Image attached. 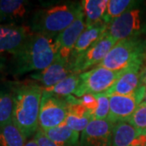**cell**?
<instances>
[{"instance_id":"cell-1","label":"cell","mask_w":146,"mask_h":146,"mask_svg":"<svg viewBox=\"0 0 146 146\" xmlns=\"http://www.w3.org/2000/svg\"><path fill=\"white\" fill-rule=\"evenodd\" d=\"M58 54L56 37L32 33L25 43L12 54V69L15 75L48 68Z\"/></svg>"},{"instance_id":"cell-2","label":"cell","mask_w":146,"mask_h":146,"mask_svg":"<svg viewBox=\"0 0 146 146\" xmlns=\"http://www.w3.org/2000/svg\"><path fill=\"white\" fill-rule=\"evenodd\" d=\"M43 88L36 81L13 83L14 109L12 120L26 136L39 128V112Z\"/></svg>"},{"instance_id":"cell-3","label":"cell","mask_w":146,"mask_h":146,"mask_svg":"<svg viewBox=\"0 0 146 146\" xmlns=\"http://www.w3.org/2000/svg\"><path fill=\"white\" fill-rule=\"evenodd\" d=\"M81 11L80 2H52L34 11L29 27L33 33L56 37L72 24Z\"/></svg>"},{"instance_id":"cell-4","label":"cell","mask_w":146,"mask_h":146,"mask_svg":"<svg viewBox=\"0 0 146 146\" xmlns=\"http://www.w3.org/2000/svg\"><path fill=\"white\" fill-rule=\"evenodd\" d=\"M145 62L146 39L145 37H134L116 42L98 66L119 72L135 65H144Z\"/></svg>"},{"instance_id":"cell-5","label":"cell","mask_w":146,"mask_h":146,"mask_svg":"<svg viewBox=\"0 0 146 146\" xmlns=\"http://www.w3.org/2000/svg\"><path fill=\"white\" fill-rule=\"evenodd\" d=\"M107 33L116 42L146 36V7L144 2L136 1L123 15L115 19L108 25Z\"/></svg>"},{"instance_id":"cell-6","label":"cell","mask_w":146,"mask_h":146,"mask_svg":"<svg viewBox=\"0 0 146 146\" xmlns=\"http://www.w3.org/2000/svg\"><path fill=\"white\" fill-rule=\"evenodd\" d=\"M123 71H112L97 66L80 74V84L75 96L81 98L85 94H105L119 77Z\"/></svg>"},{"instance_id":"cell-7","label":"cell","mask_w":146,"mask_h":146,"mask_svg":"<svg viewBox=\"0 0 146 146\" xmlns=\"http://www.w3.org/2000/svg\"><path fill=\"white\" fill-rule=\"evenodd\" d=\"M68 112V103L65 98L43 89L38 120L42 130L46 131L64 123Z\"/></svg>"},{"instance_id":"cell-8","label":"cell","mask_w":146,"mask_h":146,"mask_svg":"<svg viewBox=\"0 0 146 146\" xmlns=\"http://www.w3.org/2000/svg\"><path fill=\"white\" fill-rule=\"evenodd\" d=\"M116 42L115 39L110 36L106 32L98 42L94 43L84 52L70 61L72 72L80 74L95 65L98 66Z\"/></svg>"},{"instance_id":"cell-9","label":"cell","mask_w":146,"mask_h":146,"mask_svg":"<svg viewBox=\"0 0 146 146\" xmlns=\"http://www.w3.org/2000/svg\"><path fill=\"white\" fill-rule=\"evenodd\" d=\"M145 85H142L130 95H111L109 97L110 115L108 119L114 123L126 121L144 100Z\"/></svg>"},{"instance_id":"cell-10","label":"cell","mask_w":146,"mask_h":146,"mask_svg":"<svg viewBox=\"0 0 146 146\" xmlns=\"http://www.w3.org/2000/svg\"><path fill=\"white\" fill-rule=\"evenodd\" d=\"M114 123L107 119H92L80 133L79 146H110Z\"/></svg>"},{"instance_id":"cell-11","label":"cell","mask_w":146,"mask_h":146,"mask_svg":"<svg viewBox=\"0 0 146 146\" xmlns=\"http://www.w3.org/2000/svg\"><path fill=\"white\" fill-rule=\"evenodd\" d=\"M72 72L70 59L58 55L55 60L48 68L36 72L31 75V78L41 84L43 89H49L67 78Z\"/></svg>"},{"instance_id":"cell-12","label":"cell","mask_w":146,"mask_h":146,"mask_svg":"<svg viewBox=\"0 0 146 146\" xmlns=\"http://www.w3.org/2000/svg\"><path fill=\"white\" fill-rule=\"evenodd\" d=\"M33 33L23 25H0V54L16 53Z\"/></svg>"},{"instance_id":"cell-13","label":"cell","mask_w":146,"mask_h":146,"mask_svg":"<svg viewBox=\"0 0 146 146\" xmlns=\"http://www.w3.org/2000/svg\"><path fill=\"white\" fill-rule=\"evenodd\" d=\"M86 28L83 10L76 17L72 24L56 36L58 56L70 59L71 54L80 34Z\"/></svg>"},{"instance_id":"cell-14","label":"cell","mask_w":146,"mask_h":146,"mask_svg":"<svg viewBox=\"0 0 146 146\" xmlns=\"http://www.w3.org/2000/svg\"><path fill=\"white\" fill-rule=\"evenodd\" d=\"M144 65H135L123 70L113 86L105 94L111 95H130L142 86L141 72Z\"/></svg>"},{"instance_id":"cell-15","label":"cell","mask_w":146,"mask_h":146,"mask_svg":"<svg viewBox=\"0 0 146 146\" xmlns=\"http://www.w3.org/2000/svg\"><path fill=\"white\" fill-rule=\"evenodd\" d=\"M30 3L23 0H0V25H20L30 11Z\"/></svg>"},{"instance_id":"cell-16","label":"cell","mask_w":146,"mask_h":146,"mask_svg":"<svg viewBox=\"0 0 146 146\" xmlns=\"http://www.w3.org/2000/svg\"><path fill=\"white\" fill-rule=\"evenodd\" d=\"M68 103V112L65 123L72 130L81 133L93 119L91 113L80 102L79 98L68 96L65 98Z\"/></svg>"},{"instance_id":"cell-17","label":"cell","mask_w":146,"mask_h":146,"mask_svg":"<svg viewBox=\"0 0 146 146\" xmlns=\"http://www.w3.org/2000/svg\"><path fill=\"white\" fill-rule=\"evenodd\" d=\"M108 25L104 21L94 25L93 26L86 27L82 32L80 36L73 48L72 52L70 57V61L84 53L94 43L98 42L107 32Z\"/></svg>"},{"instance_id":"cell-18","label":"cell","mask_w":146,"mask_h":146,"mask_svg":"<svg viewBox=\"0 0 146 146\" xmlns=\"http://www.w3.org/2000/svg\"><path fill=\"white\" fill-rule=\"evenodd\" d=\"M141 131L127 121H119L114 124L110 146H132Z\"/></svg>"},{"instance_id":"cell-19","label":"cell","mask_w":146,"mask_h":146,"mask_svg":"<svg viewBox=\"0 0 146 146\" xmlns=\"http://www.w3.org/2000/svg\"><path fill=\"white\" fill-rule=\"evenodd\" d=\"M44 131L57 146H79L80 145V133L70 128L65 123Z\"/></svg>"},{"instance_id":"cell-20","label":"cell","mask_w":146,"mask_h":146,"mask_svg":"<svg viewBox=\"0 0 146 146\" xmlns=\"http://www.w3.org/2000/svg\"><path fill=\"white\" fill-rule=\"evenodd\" d=\"M80 3L86 27L93 26L103 21L108 0H83Z\"/></svg>"},{"instance_id":"cell-21","label":"cell","mask_w":146,"mask_h":146,"mask_svg":"<svg viewBox=\"0 0 146 146\" xmlns=\"http://www.w3.org/2000/svg\"><path fill=\"white\" fill-rule=\"evenodd\" d=\"M13 109V83H0V126L12 120Z\"/></svg>"},{"instance_id":"cell-22","label":"cell","mask_w":146,"mask_h":146,"mask_svg":"<svg viewBox=\"0 0 146 146\" xmlns=\"http://www.w3.org/2000/svg\"><path fill=\"white\" fill-rule=\"evenodd\" d=\"M26 140L13 120L0 126V146H25Z\"/></svg>"},{"instance_id":"cell-23","label":"cell","mask_w":146,"mask_h":146,"mask_svg":"<svg viewBox=\"0 0 146 146\" xmlns=\"http://www.w3.org/2000/svg\"><path fill=\"white\" fill-rule=\"evenodd\" d=\"M80 84V74L72 73L67 78L49 89H43L47 92L61 98H67L76 94Z\"/></svg>"},{"instance_id":"cell-24","label":"cell","mask_w":146,"mask_h":146,"mask_svg":"<svg viewBox=\"0 0 146 146\" xmlns=\"http://www.w3.org/2000/svg\"><path fill=\"white\" fill-rule=\"evenodd\" d=\"M136 3V1L132 0H109L103 21L109 25L115 19L123 15Z\"/></svg>"},{"instance_id":"cell-25","label":"cell","mask_w":146,"mask_h":146,"mask_svg":"<svg viewBox=\"0 0 146 146\" xmlns=\"http://www.w3.org/2000/svg\"><path fill=\"white\" fill-rule=\"evenodd\" d=\"M136 130L141 132L146 131V103L142 102L137 106L133 114L126 120Z\"/></svg>"},{"instance_id":"cell-26","label":"cell","mask_w":146,"mask_h":146,"mask_svg":"<svg viewBox=\"0 0 146 146\" xmlns=\"http://www.w3.org/2000/svg\"><path fill=\"white\" fill-rule=\"evenodd\" d=\"M98 102L97 108L92 113L93 119H107L110 115L109 97L106 94H94Z\"/></svg>"},{"instance_id":"cell-27","label":"cell","mask_w":146,"mask_h":146,"mask_svg":"<svg viewBox=\"0 0 146 146\" xmlns=\"http://www.w3.org/2000/svg\"><path fill=\"white\" fill-rule=\"evenodd\" d=\"M79 99L80 101V102L83 104L84 106L88 110H89V112L91 113V116H92V113L95 110V109L97 108V106H98V102L95 98V95L85 94L81 98H79Z\"/></svg>"},{"instance_id":"cell-28","label":"cell","mask_w":146,"mask_h":146,"mask_svg":"<svg viewBox=\"0 0 146 146\" xmlns=\"http://www.w3.org/2000/svg\"><path fill=\"white\" fill-rule=\"evenodd\" d=\"M34 139L38 146H57L40 127L36 131L34 135Z\"/></svg>"},{"instance_id":"cell-29","label":"cell","mask_w":146,"mask_h":146,"mask_svg":"<svg viewBox=\"0 0 146 146\" xmlns=\"http://www.w3.org/2000/svg\"><path fill=\"white\" fill-rule=\"evenodd\" d=\"M141 80H142V84L146 86V64L143 66L142 68V72H141Z\"/></svg>"},{"instance_id":"cell-30","label":"cell","mask_w":146,"mask_h":146,"mask_svg":"<svg viewBox=\"0 0 146 146\" xmlns=\"http://www.w3.org/2000/svg\"><path fill=\"white\" fill-rule=\"evenodd\" d=\"M5 58L3 57V56H0V74L3 72V70L4 69L5 67Z\"/></svg>"},{"instance_id":"cell-31","label":"cell","mask_w":146,"mask_h":146,"mask_svg":"<svg viewBox=\"0 0 146 146\" xmlns=\"http://www.w3.org/2000/svg\"><path fill=\"white\" fill-rule=\"evenodd\" d=\"M25 146H38V145H37V144H36L35 139L33 138V139H32V140H30V141H29L28 142H26V144H25Z\"/></svg>"},{"instance_id":"cell-32","label":"cell","mask_w":146,"mask_h":146,"mask_svg":"<svg viewBox=\"0 0 146 146\" xmlns=\"http://www.w3.org/2000/svg\"><path fill=\"white\" fill-rule=\"evenodd\" d=\"M143 102H145V103H146V91H145V98H144V100H143Z\"/></svg>"}]
</instances>
